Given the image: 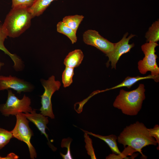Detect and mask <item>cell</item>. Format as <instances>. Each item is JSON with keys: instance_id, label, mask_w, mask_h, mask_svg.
I'll return each mask as SVG.
<instances>
[{"instance_id": "obj_1", "label": "cell", "mask_w": 159, "mask_h": 159, "mask_svg": "<svg viewBox=\"0 0 159 159\" xmlns=\"http://www.w3.org/2000/svg\"><path fill=\"white\" fill-rule=\"evenodd\" d=\"M118 143L125 148L129 146L140 153L144 159L147 157L142 152L144 147L150 145H157L155 138L150 136L148 128L142 122L137 121L125 128L117 137Z\"/></svg>"}, {"instance_id": "obj_25", "label": "cell", "mask_w": 159, "mask_h": 159, "mask_svg": "<svg viewBox=\"0 0 159 159\" xmlns=\"http://www.w3.org/2000/svg\"><path fill=\"white\" fill-rule=\"evenodd\" d=\"M36 0H12V8L19 6H24L29 8L33 5Z\"/></svg>"}, {"instance_id": "obj_6", "label": "cell", "mask_w": 159, "mask_h": 159, "mask_svg": "<svg viewBox=\"0 0 159 159\" xmlns=\"http://www.w3.org/2000/svg\"><path fill=\"white\" fill-rule=\"evenodd\" d=\"M40 81L44 90L43 93L40 96L42 105L39 110L40 113L44 116L54 119L51 98L54 92L59 90L61 83L59 81L55 80L54 75L51 76L47 80L42 79Z\"/></svg>"}, {"instance_id": "obj_5", "label": "cell", "mask_w": 159, "mask_h": 159, "mask_svg": "<svg viewBox=\"0 0 159 159\" xmlns=\"http://www.w3.org/2000/svg\"><path fill=\"white\" fill-rule=\"evenodd\" d=\"M158 46L157 43L153 42H147L142 45L141 49L145 56L138 63V69L141 74H145L150 71L151 75L159 78V68L156 62L158 57L155 54V48Z\"/></svg>"}, {"instance_id": "obj_11", "label": "cell", "mask_w": 159, "mask_h": 159, "mask_svg": "<svg viewBox=\"0 0 159 159\" xmlns=\"http://www.w3.org/2000/svg\"><path fill=\"white\" fill-rule=\"evenodd\" d=\"M23 114L28 120L35 125L41 134L44 135L48 141L49 146L53 151H55L56 148L51 143L45 131L46 128L48 129L47 126V125L49 122L48 117L41 114L37 113L35 110H32L30 113H23Z\"/></svg>"}, {"instance_id": "obj_9", "label": "cell", "mask_w": 159, "mask_h": 159, "mask_svg": "<svg viewBox=\"0 0 159 159\" xmlns=\"http://www.w3.org/2000/svg\"><path fill=\"white\" fill-rule=\"evenodd\" d=\"M83 40L86 44L94 47L105 54L112 49L114 44L105 38L95 30L88 29L83 34Z\"/></svg>"}, {"instance_id": "obj_18", "label": "cell", "mask_w": 159, "mask_h": 159, "mask_svg": "<svg viewBox=\"0 0 159 159\" xmlns=\"http://www.w3.org/2000/svg\"><path fill=\"white\" fill-rule=\"evenodd\" d=\"M82 15H75L64 17L62 21L77 33L79 26L84 18Z\"/></svg>"}, {"instance_id": "obj_29", "label": "cell", "mask_w": 159, "mask_h": 159, "mask_svg": "<svg viewBox=\"0 0 159 159\" xmlns=\"http://www.w3.org/2000/svg\"><path fill=\"white\" fill-rule=\"evenodd\" d=\"M0 22H1L0 21Z\"/></svg>"}, {"instance_id": "obj_24", "label": "cell", "mask_w": 159, "mask_h": 159, "mask_svg": "<svg viewBox=\"0 0 159 159\" xmlns=\"http://www.w3.org/2000/svg\"><path fill=\"white\" fill-rule=\"evenodd\" d=\"M84 132L85 141L86 143L85 147L87 151V153L90 156L91 159H96L92 147V140L87 135V134L85 132Z\"/></svg>"}, {"instance_id": "obj_10", "label": "cell", "mask_w": 159, "mask_h": 159, "mask_svg": "<svg viewBox=\"0 0 159 159\" xmlns=\"http://www.w3.org/2000/svg\"><path fill=\"white\" fill-rule=\"evenodd\" d=\"M34 86L30 83L15 76L0 75V91L12 89L20 94L22 92H31Z\"/></svg>"}, {"instance_id": "obj_22", "label": "cell", "mask_w": 159, "mask_h": 159, "mask_svg": "<svg viewBox=\"0 0 159 159\" xmlns=\"http://www.w3.org/2000/svg\"><path fill=\"white\" fill-rule=\"evenodd\" d=\"M13 138L11 131L0 127V149L6 145Z\"/></svg>"}, {"instance_id": "obj_23", "label": "cell", "mask_w": 159, "mask_h": 159, "mask_svg": "<svg viewBox=\"0 0 159 159\" xmlns=\"http://www.w3.org/2000/svg\"><path fill=\"white\" fill-rule=\"evenodd\" d=\"M72 140V139L69 138L67 139H64L62 141L61 144V147L62 148L66 147L67 148V152L66 154L64 155L62 153H60V154L63 159H73L71 155L70 150V145Z\"/></svg>"}, {"instance_id": "obj_8", "label": "cell", "mask_w": 159, "mask_h": 159, "mask_svg": "<svg viewBox=\"0 0 159 159\" xmlns=\"http://www.w3.org/2000/svg\"><path fill=\"white\" fill-rule=\"evenodd\" d=\"M128 35V33H126L120 41L114 43L112 49L106 54V56L108 57L109 59L106 63L107 67L109 66L110 62L112 68L116 69V64L121 56L130 52L131 49L134 46V43L130 44L129 42L130 39L135 35L131 34L127 38Z\"/></svg>"}, {"instance_id": "obj_28", "label": "cell", "mask_w": 159, "mask_h": 159, "mask_svg": "<svg viewBox=\"0 0 159 159\" xmlns=\"http://www.w3.org/2000/svg\"><path fill=\"white\" fill-rule=\"evenodd\" d=\"M4 65V62H1L0 60V71L1 70L2 67Z\"/></svg>"}, {"instance_id": "obj_4", "label": "cell", "mask_w": 159, "mask_h": 159, "mask_svg": "<svg viewBox=\"0 0 159 159\" xmlns=\"http://www.w3.org/2000/svg\"><path fill=\"white\" fill-rule=\"evenodd\" d=\"M8 96L5 103L0 105V112L6 116L16 115L19 113H30L32 111L30 106V98L24 95L21 99H19L12 92L7 90Z\"/></svg>"}, {"instance_id": "obj_12", "label": "cell", "mask_w": 159, "mask_h": 159, "mask_svg": "<svg viewBox=\"0 0 159 159\" xmlns=\"http://www.w3.org/2000/svg\"><path fill=\"white\" fill-rule=\"evenodd\" d=\"M7 37L2 28V24L0 25V50L3 51L11 59L14 63L13 68L16 71H21L24 68V65L21 59L16 54L11 53L4 45V42Z\"/></svg>"}, {"instance_id": "obj_17", "label": "cell", "mask_w": 159, "mask_h": 159, "mask_svg": "<svg viewBox=\"0 0 159 159\" xmlns=\"http://www.w3.org/2000/svg\"><path fill=\"white\" fill-rule=\"evenodd\" d=\"M57 30L58 32L63 34L68 37L72 44L77 42V37L76 32L62 21L58 23L57 25Z\"/></svg>"}, {"instance_id": "obj_7", "label": "cell", "mask_w": 159, "mask_h": 159, "mask_svg": "<svg viewBox=\"0 0 159 159\" xmlns=\"http://www.w3.org/2000/svg\"><path fill=\"white\" fill-rule=\"evenodd\" d=\"M16 116V124L11 131L13 137L25 143L28 146L30 158L32 159L36 158V150L30 142L33 133L29 126V121L22 112L18 113Z\"/></svg>"}, {"instance_id": "obj_26", "label": "cell", "mask_w": 159, "mask_h": 159, "mask_svg": "<svg viewBox=\"0 0 159 159\" xmlns=\"http://www.w3.org/2000/svg\"><path fill=\"white\" fill-rule=\"evenodd\" d=\"M150 135L155 138L158 144V147L157 148L159 150V126L158 125H156L153 128L148 129Z\"/></svg>"}, {"instance_id": "obj_13", "label": "cell", "mask_w": 159, "mask_h": 159, "mask_svg": "<svg viewBox=\"0 0 159 159\" xmlns=\"http://www.w3.org/2000/svg\"><path fill=\"white\" fill-rule=\"evenodd\" d=\"M84 57L82 51L76 49L69 52L65 58L64 63L66 67L74 68L81 64Z\"/></svg>"}, {"instance_id": "obj_14", "label": "cell", "mask_w": 159, "mask_h": 159, "mask_svg": "<svg viewBox=\"0 0 159 159\" xmlns=\"http://www.w3.org/2000/svg\"><path fill=\"white\" fill-rule=\"evenodd\" d=\"M146 79H153L156 82H158L159 81V78L153 76L151 74H149L144 77L140 76H137L135 77H127L120 84L110 89H107L105 91L123 87H126L129 89L139 81Z\"/></svg>"}, {"instance_id": "obj_16", "label": "cell", "mask_w": 159, "mask_h": 159, "mask_svg": "<svg viewBox=\"0 0 159 159\" xmlns=\"http://www.w3.org/2000/svg\"><path fill=\"white\" fill-rule=\"evenodd\" d=\"M57 0H36L29 10L33 18L42 14L51 3Z\"/></svg>"}, {"instance_id": "obj_21", "label": "cell", "mask_w": 159, "mask_h": 159, "mask_svg": "<svg viewBox=\"0 0 159 159\" xmlns=\"http://www.w3.org/2000/svg\"><path fill=\"white\" fill-rule=\"evenodd\" d=\"M125 147L123 150L119 154L116 155L114 154H110L106 157L107 159H122L127 158L126 156L128 155H131L133 153L137 152L134 148L130 146H127Z\"/></svg>"}, {"instance_id": "obj_27", "label": "cell", "mask_w": 159, "mask_h": 159, "mask_svg": "<svg viewBox=\"0 0 159 159\" xmlns=\"http://www.w3.org/2000/svg\"><path fill=\"white\" fill-rule=\"evenodd\" d=\"M19 156L14 153H10L5 157H1L0 156V159H17Z\"/></svg>"}, {"instance_id": "obj_20", "label": "cell", "mask_w": 159, "mask_h": 159, "mask_svg": "<svg viewBox=\"0 0 159 159\" xmlns=\"http://www.w3.org/2000/svg\"><path fill=\"white\" fill-rule=\"evenodd\" d=\"M74 68L66 67L62 75V81L64 87L69 86L73 82Z\"/></svg>"}, {"instance_id": "obj_15", "label": "cell", "mask_w": 159, "mask_h": 159, "mask_svg": "<svg viewBox=\"0 0 159 159\" xmlns=\"http://www.w3.org/2000/svg\"><path fill=\"white\" fill-rule=\"evenodd\" d=\"M82 130L87 134L92 135L103 140L109 147L112 153L117 155L120 153L121 152L119 149L116 141L117 140V137L115 135L111 134L107 136H104L95 134L91 132L84 130L82 129Z\"/></svg>"}, {"instance_id": "obj_19", "label": "cell", "mask_w": 159, "mask_h": 159, "mask_svg": "<svg viewBox=\"0 0 159 159\" xmlns=\"http://www.w3.org/2000/svg\"><path fill=\"white\" fill-rule=\"evenodd\" d=\"M159 20L153 23L146 33L145 37L147 42H157L159 40Z\"/></svg>"}, {"instance_id": "obj_2", "label": "cell", "mask_w": 159, "mask_h": 159, "mask_svg": "<svg viewBox=\"0 0 159 159\" xmlns=\"http://www.w3.org/2000/svg\"><path fill=\"white\" fill-rule=\"evenodd\" d=\"M33 18L29 8L23 6L14 7L6 15L2 27L8 36L18 37L30 27Z\"/></svg>"}, {"instance_id": "obj_3", "label": "cell", "mask_w": 159, "mask_h": 159, "mask_svg": "<svg viewBox=\"0 0 159 159\" xmlns=\"http://www.w3.org/2000/svg\"><path fill=\"white\" fill-rule=\"evenodd\" d=\"M145 90L144 85L142 84L132 91L121 89L113 103V106L121 110L125 115H136L141 109L143 101L145 99Z\"/></svg>"}]
</instances>
